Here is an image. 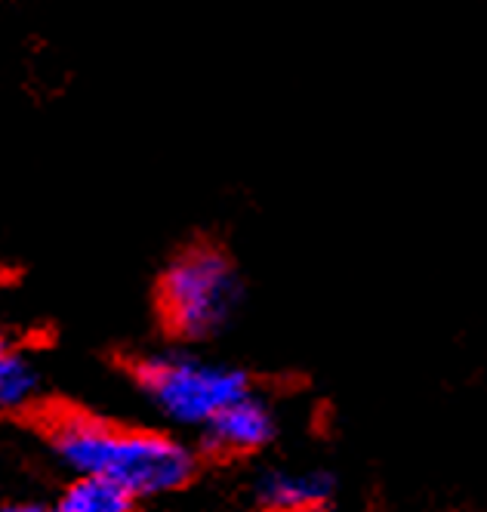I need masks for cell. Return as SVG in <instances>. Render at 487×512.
Segmentation results:
<instances>
[{"mask_svg":"<svg viewBox=\"0 0 487 512\" xmlns=\"http://www.w3.org/2000/svg\"><path fill=\"white\" fill-rule=\"evenodd\" d=\"M275 432H278V423H275L272 408L247 392L207 423V445L213 451H226V454H250V451L266 448L275 438Z\"/></svg>","mask_w":487,"mask_h":512,"instance_id":"5","label":"cell"},{"mask_svg":"<svg viewBox=\"0 0 487 512\" xmlns=\"http://www.w3.org/2000/svg\"><path fill=\"white\" fill-rule=\"evenodd\" d=\"M336 479L327 469H269L253 485L262 512H327Z\"/></svg>","mask_w":487,"mask_h":512,"instance_id":"4","label":"cell"},{"mask_svg":"<svg viewBox=\"0 0 487 512\" xmlns=\"http://www.w3.org/2000/svg\"><path fill=\"white\" fill-rule=\"evenodd\" d=\"M4 346H7V340H4V337H0V349H4Z\"/></svg>","mask_w":487,"mask_h":512,"instance_id":"9","label":"cell"},{"mask_svg":"<svg viewBox=\"0 0 487 512\" xmlns=\"http://www.w3.org/2000/svg\"><path fill=\"white\" fill-rule=\"evenodd\" d=\"M158 303L170 331L179 337H210L241 303V278L219 247L198 244L182 250L164 269Z\"/></svg>","mask_w":487,"mask_h":512,"instance_id":"2","label":"cell"},{"mask_svg":"<svg viewBox=\"0 0 487 512\" xmlns=\"http://www.w3.org/2000/svg\"><path fill=\"white\" fill-rule=\"evenodd\" d=\"M0 512H56V506H44V503H34V500H22V503H7V506H0Z\"/></svg>","mask_w":487,"mask_h":512,"instance_id":"8","label":"cell"},{"mask_svg":"<svg viewBox=\"0 0 487 512\" xmlns=\"http://www.w3.org/2000/svg\"><path fill=\"white\" fill-rule=\"evenodd\" d=\"M136 380L152 405L182 426H207L222 408L250 392L244 371L185 352L142 358L136 364Z\"/></svg>","mask_w":487,"mask_h":512,"instance_id":"3","label":"cell"},{"mask_svg":"<svg viewBox=\"0 0 487 512\" xmlns=\"http://www.w3.org/2000/svg\"><path fill=\"white\" fill-rule=\"evenodd\" d=\"M130 512H136V509H130Z\"/></svg>","mask_w":487,"mask_h":512,"instance_id":"10","label":"cell"},{"mask_svg":"<svg viewBox=\"0 0 487 512\" xmlns=\"http://www.w3.org/2000/svg\"><path fill=\"white\" fill-rule=\"evenodd\" d=\"M50 445L78 475H102L133 497L170 494L192 479L195 460L176 438L142 429H118L81 414L50 426Z\"/></svg>","mask_w":487,"mask_h":512,"instance_id":"1","label":"cell"},{"mask_svg":"<svg viewBox=\"0 0 487 512\" xmlns=\"http://www.w3.org/2000/svg\"><path fill=\"white\" fill-rule=\"evenodd\" d=\"M133 494L102 475H78L59 497L56 512H130Z\"/></svg>","mask_w":487,"mask_h":512,"instance_id":"6","label":"cell"},{"mask_svg":"<svg viewBox=\"0 0 487 512\" xmlns=\"http://www.w3.org/2000/svg\"><path fill=\"white\" fill-rule=\"evenodd\" d=\"M37 389V374L31 361L10 346L0 349V411L22 408Z\"/></svg>","mask_w":487,"mask_h":512,"instance_id":"7","label":"cell"}]
</instances>
